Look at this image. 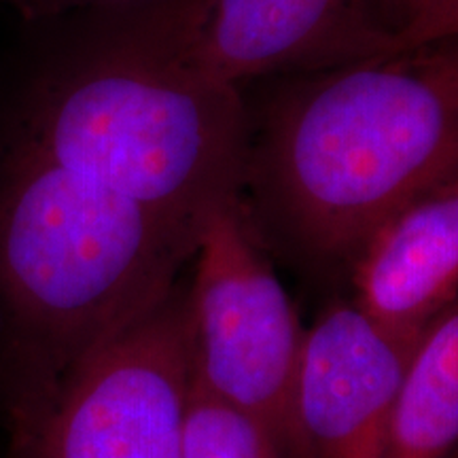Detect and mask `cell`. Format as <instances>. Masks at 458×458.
<instances>
[{"label":"cell","mask_w":458,"mask_h":458,"mask_svg":"<svg viewBox=\"0 0 458 458\" xmlns=\"http://www.w3.org/2000/svg\"><path fill=\"white\" fill-rule=\"evenodd\" d=\"M191 386L187 291L176 284L74 369L11 458H182Z\"/></svg>","instance_id":"cell-5"},{"label":"cell","mask_w":458,"mask_h":458,"mask_svg":"<svg viewBox=\"0 0 458 458\" xmlns=\"http://www.w3.org/2000/svg\"><path fill=\"white\" fill-rule=\"evenodd\" d=\"M185 291L193 386L259 422L284 452L306 331L259 249L242 198L204 219Z\"/></svg>","instance_id":"cell-4"},{"label":"cell","mask_w":458,"mask_h":458,"mask_svg":"<svg viewBox=\"0 0 458 458\" xmlns=\"http://www.w3.org/2000/svg\"><path fill=\"white\" fill-rule=\"evenodd\" d=\"M198 236L11 140L0 164V414L9 450L41 428L96 348L179 284Z\"/></svg>","instance_id":"cell-1"},{"label":"cell","mask_w":458,"mask_h":458,"mask_svg":"<svg viewBox=\"0 0 458 458\" xmlns=\"http://www.w3.org/2000/svg\"><path fill=\"white\" fill-rule=\"evenodd\" d=\"M182 458H286L267 428L191 386Z\"/></svg>","instance_id":"cell-10"},{"label":"cell","mask_w":458,"mask_h":458,"mask_svg":"<svg viewBox=\"0 0 458 458\" xmlns=\"http://www.w3.org/2000/svg\"><path fill=\"white\" fill-rule=\"evenodd\" d=\"M405 49L458 37V0H380Z\"/></svg>","instance_id":"cell-11"},{"label":"cell","mask_w":458,"mask_h":458,"mask_svg":"<svg viewBox=\"0 0 458 458\" xmlns=\"http://www.w3.org/2000/svg\"><path fill=\"white\" fill-rule=\"evenodd\" d=\"M458 452V297L422 331L401 380L380 458Z\"/></svg>","instance_id":"cell-9"},{"label":"cell","mask_w":458,"mask_h":458,"mask_svg":"<svg viewBox=\"0 0 458 458\" xmlns=\"http://www.w3.org/2000/svg\"><path fill=\"white\" fill-rule=\"evenodd\" d=\"M422 329H394L354 303L303 334L286 411V458H380Z\"/></svg>","instance_id":"cell-7"},{"label":"cell","mask_w":458,"mask_h":458,"mask_svg":"<svg viewBox=\"0 0 458 458\" xmlns=\"http://www.w3.org/2000/svg\"><path fill=\"white\" fill-rule=\"evenodd\" d=\"M151 17L189 64L236 88L405 51L380 0H164Z\"/></svg>","instance_id":"cell-6"},{"label":"cell","mask_w":458,"mask_h":458,"mask_svg":"<svg viewBox=\"0 0 458 458\" xmlns=\"http://www.w3.org/2000/svg\"><path fill=\"white\" fill-rule=\"evenodd\" d=\"M354 306L394 329H422L458 297V176L371 233L352 261Z\"/></svg>","instance_id":"cell-8"},{"label":"cell","mask_w":458,"mask_h":458,"mask_svg":"<svg viewBox=\"0 0 458 458\" xmlns=\"http://www.w3.org/2000/svg\"><path fill=\"white\" fill-rule=\"evenodd\" d=\"M9 7L20 11L24 17L37 20V17L60 15L74 9H89V7H125V4H140V3H164V0H3Z\"/></svg>","instance_id":"cell-12"},{"label":"cell","mask_w":458,"mask_h":458,"mask_svg":"<svg viewBox=\"0 0 458 458\" xmlns=\"http://www.w3.org/2000/svg\"><path fill=\"white\" fill-rule=\"evenodd\" d=\"M11 140L199 229L242 198L250 114L240 88L189 64L148 15L38 79Z\"/></svg>","instance_id":"cell-3"},{"label":"cell","mask_w":458,"mask_h":458,"mask_svg":"<svg viewBox=\"0 0 458 458\" xmlns=\"http://www.w3.org/2000/svg\"><path fill=\"white\" fill-rule=\"evenodd\" d=\"M458 176V37L293 77L250 117L246 187L306 259L354 261L382 223Z\"/></svg>","instance_id":"cell-2"},{"label":"cell","mask_w":458,"mask_h":458,"mask_svg":"<svg viewBox=\"0 0 458 458\" xmlns=\"http://www.w3.org/2000/svg\"><path fill=\"white\" fill-rule=\"evenodd\" d=\"M452 458H458V452H456V454H454V456H452Z\"/></svg>","instance_id":"cell-13"}]
</instances>
